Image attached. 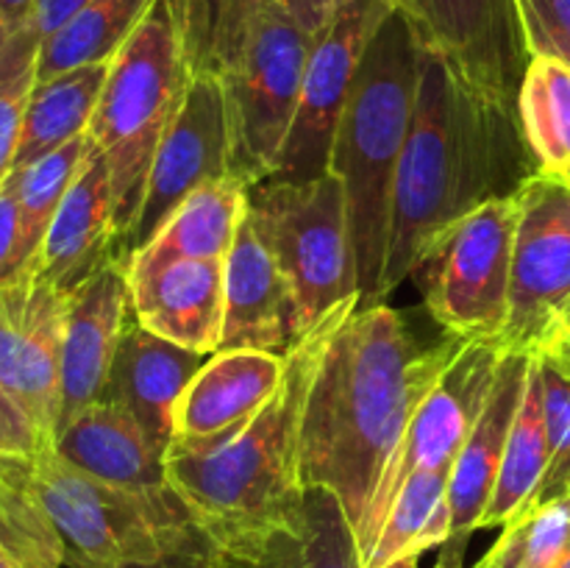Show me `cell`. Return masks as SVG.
Returning a JSON list of instances; mask_svg holds the SVG:
<instances>
[{"label": "cell", "mask_w": 570, "mask_h": 568, "mask_svg": "<svg viewBox=\"0 0 570 568\" xmlns=\"http://www.w3.org/2000/svg\"><path fill=\"white\" fill-rule=\"evenodd\" d=\"M465 337L417 345L384 304L356 306L323 345L301 427V482L334 493L362 523L412 412Z\"/></svg>", "instance_id": "obj_1"}, {"label": "cell", "mask_w": 570, "mask_h": 568, "mask_svg": "<svg viewBox=\"0 0 570 568\" xmlns=\"http://www.w3.org/2000/svg\"><path fill=\"white\" fill-rule=\"evenodd\" d=\"M538 170L518 109L482 98L438 56H423L393 189L382 304L412 276L438 234L488 200L515 195Z\"/></svg>", "instance_id": "obj_2"}, {"label": "cell", "mask_w": 570, "mask_h": 568, "mask_svg": "<svg viewBox=\"0 0 570 568\" xmlns=\"http://www.w3.org/2000/svg\"><path fill=\"white\" fill-rule=\"evenodd\" d=\"M360 301L340 306L287 354L282 388L250 421L217 440L173 438L167 482L228 566H248L304 510L301 427L323 345Z\"/></svg>", "instance_id": "obj_3"}, {"label": "cell", "mask_w": 570, "mask_h": 568, "mask_svg": "<svg viewBox=\"0 0 570 568\" xmlns=\"http://www.w3.org/2000/svg\"><path fill=\"white\" fill-rule=\"evenodd\" d=\"M426 50L399 11L373 33L340 117L328 173L343 182L360 267V306L382 304L393 189L415 115Z\"/></svg>", "instance_id": "obj_4"}, {"label": "cell", "mask_w": 570, "mask_h": 568, "mask_svg": "<svg viewBox=\"0 0 570 568\" xmlns=\"http://www.w3.org/2000/svg\"><path fill=\"white\" fill-rule=\"evenodd\" d=\"M189 81L193 67L181 17L173 0H156L131 39L111 59L87 128L109 167L117 259L122 265L142 209L150 165L181 111Z\"/></svg>", "instance_id": "obj_5"}, {"label": "cell", "mask_w": 570, "mask_h": 568, "mask_svg": "<svg viewBox=\"0 0 570 568\" xmlns=\"http://www.w3.org/2000/svg\"><path fill=\"white\" fill-rule=\"evenodd\" d=\"M28 482L65 546V568L159 562L206 543L173 488L131 490L100 482L42 449L28 457Z\"/></svg>", "instance_id": "obj_6"}, {"label": "cell", "mask_w": 570, "mask_h": 568, "mask_svg": "<svg viewBox=\"0 0 570 568\" xmlns=\"http://www.w3.org/2000/svg\"><path fill=\"white\" fill-rule=\"evenodd\" d=\"M248 217L293 287L304 334L362 298L348 200L334 173L309 182L254 184Z\"/></svg>", "instance_id": "obj_7"}, {"label": "cell", "mask_w": 570, "mask_h": 568, "mask_svg": "<svg viewBox=\"0 0 570 568\" xmlns=\"http://www.w3.org/2000/svg\"><path fill=\"white\" fill-rule=\"evenodd\" d=\"M312 37L276 3L262 9L243 53L217 72L226 100L228 167L245 187L276 173L293 128Z\"/></svg>", "instance_id": "obj_8"}, {"label": "cell", "mask_w": 570, "mask_h": 568, "mask_svg": "<svg viewBox=\"0 0 570 568\" xmlns=\"http://www.w3.org/2000/svg\"><path fill=\"white\" fill-rule=\"evenodd\" d=\"M518 200L495 198L434 237L412 276L445 334L495 340L510 317Z\"/></svg>", "instance_id": "obj_9"}, {"label": "cell", "mask_w": 570, "mask_h": 568, "mask_svg": "<svg viewBox=\"0 0 570 568\" xmlns=\"http://www.w3.org/2000/svg\"><path fill=\"white\" fill-rule=\"evenodd\" d=\"M504 349L495 340H462L460 349L443 368L438 382L426 390L421 404L412 412L406 432L384 468L365 518L356 527V543L362 557L371 551L379 527L401 484L421 471H451L488 401L495 368Z\"/></svg>", "instance_id": "obj_10"}, {"label": "cell", "mask_w": 570, "mask_h": 568, "mask_svg": "<svg viewBox=\"0 0 570 568\" xmlns=\"http://www.w3.org/2000/svg\"><path fill=\"white\" fill-rule=\"evenodd\" d=\"M510 317L499 345L538 351L570 310V182L538 170L515 193Z\"/></svg>", "instance_id": "obj_11"}, {"label": "cell", "mask_w": 570, "mask_h": 568, "mask_svg": "<svg viewBox=\"0 0 570 568\" xmlns=\"http://www.w3.org/2000/svg\"><path fill=\"white\" fill-rule=\"evenodd\" d=\"M426 53L493 104L518 109L532 61L515 0H387Z\"/></svg>", "instance_id": "obj_12"}, {"label": "cell", "mask_w": 570, "mask_h": 568, "mask_svg": "<svg viewBox=\"0 0 570 568\" xmlns=\"http://www.w3.org/2000/svg\"><path fill=\"white\" fill-rule=\"evenodd\" d=\"M390 11L393 6L387 0H345L328 26L312 39L293 128L271 178L309 182L326 176L340 117L348 104L362 56Z\"/></svg>", "instance_id": "obj_13"}, {"label": "cell", "mask_w": 570, "mask_h": 568, "mask_svg": "<svg viewBox=\"0 0 570 568\" xmlns=\"http://www.w3.org/2000/svg\"><path fill=\"white\" fill-rule=\"evenodd\" d=\"M67 293L39 276L0 287V384L50 445L61 415Z\"/></svg>", "instance_id": "obj_14"}, {"label": "cell", "mask_w": 570, "mask_h": 568, "mask_svg": "<svg viewBox=\"0 0 570 568\" xmlns=\"http://www.w3.org/2000/svg\"><path fill=\"white\" fill-rule=\"evenodd\" d=\"M228 176V123L220 78L215 72H198L189 81L176 123L154 156L142 209L128 239L126 262L189 195Z\"/></svg>", "instance_id": "obj_15"}, {"label": "cell", "mask_w": 570, "mask_h": 568, "mask_svg": "<svg viewBox=\"0 0 570 568\" xmlns=\"http://www.w3.org/2000/svg\"><path fill=\"white\" fill-rule=\"evenodd\" d=\"M128 321L131 290L122 262L111 259L67 295L59 427L83 407L104 399Z\"/></svg>", "instance_id": "obj_16"}, {"label": "cell", "mask_w": 570, "mask_h": 568, "mask_svg": "<svg viewBox=\"0 0 570 568\" xmlns=\"http://www.w3.org/2000/svg\"><path fill=\"white\" fill-rule=\"evenodd\" d=\"M304 337L293 287L245 212L226 256V321L220 351L289 354Z\"/></svg>", "instance_id": "obj_17"}, {"label": "cell", "mask_w": 570, "mask_h": 568, "mask_svg": "<svg viewBox=\"0 0 570 568\" xmlns=\"http://www.w3.org/2000/svg\"><path fill=\"white\" fill-rule=\"evenodd\" d=\"M134 321L187 351L217 354L226 321V259H181L128 276Z\"/></svg>", "instance_id": "obj_18"}, {"label": "cell", "mask_w": 570, "mask_h": 568, "mask_svg": "<svg viewBox=\"0 0 570 568\" xmlns=\"http://www.w3.org/2000/svg\"><path fill=\"white\" fill-rule=\"evenodd\" d=\"M529 365H532V354L527 351H504L495 368L488 401L451 468V535L445 543L468 549L471 535L482 529V516L493 499L501 460H504L512 423H515L523 388H527Z\"/></svg>", "instance_id": "obj_19"}, {"label": "cell", "mask_w": 570, "mask_h": 568, "mask_svg": "<svg viewBox=\"0 0 570 568\" xmlns=\"http://www.w3.org/2000/svg\"><path fill=\"white\" fill-rule=\"evenodd\" d=\"M111 259H117V232L109 167L92 143L81 173L50 221L39 248L37 276L70 295Z\"/></svg>", "instance_id": "obj_20"}, {"label": "cell", "mask_w": 570, "mask_h": 568, "mask_svg": "<svg viewBox=\"0 0 570 568\" xmlns=\"http://www.w3.org/2000/svg\"><path fill=\"white\" fill-rule=\"evenodd\" d=\"M206 362V354L181 349L139 326L131 312L104 395L120 401L142 423L150 443L167 454L176 438L178 401Z\"/></svg>", "instance_id": "obj_21"}, {"label": "cell", "mask_w": 570, "mask_h": 568, "mask_svg": "<svg viewBox=\"0 0 570 568\" xmlns=\"http://www.w3.org/2000/svg\"><path fill=\"white\" fill-rule=\"evenodd\" d=\"M287 354L217 351L193 376L176 410L178 440H217L256 415L282 388Z\"/></svg>", "instance_id": "obj_22"}, {"label": "cell", "mask_w": 570, "mask_h": 568, "mask_svg": "<svg viewBox=\"0 0 570 568\" xmlns=\"http://www.w3.org/2000/svg\"><path fill=\"white\" fill-rule=\"evenodd\" d=\"M56 454L100 482L131 490H167L165 454L120 401L98 399L61 423Z\"/></svg>", "instance_id": "obj_23"}, {"label": "cell", "mask_w": 570, "mask_h": 568, "mask_svg": "<svg viewBox=\"0 0 570 568\" xmlns=\"http://www.w3.org/2000/svg\"><path fill=\"white\" fill-rule=\"evenodd\" d=\"M248 212V187L228 176L189 195L126 262L128 276L181 259H226Z\"/></svg>", "instance_id": "obj_24"}, {"label": "cell", "mask_w": 570, "mask_h": 568, "mask_svg": "<svg viewBox=\"0 0 570 568\" xmlns=\"http://www.w3.org/2000/svg\"><path fill=\"white\" fill-rule=\"evenodd\" d=\"M111 61L76 67L61 76L37 81L22 117L20 145H17L14 170L42 159L50 150L87 134Z\"/></svg>", "instance_id": "obj_25"}, {"label": "cell", "mask_w": 570, "mask_h": 568, "mask_svg": "<svg viewBox=\"0 0 570 568\" xmlns=\"http://www.w3.org/2000/svg\"><path fill=\"white\" fill-rule=\"evenodd\" d=\"M551 449L549 432H546L543 412V379H540L538 356L532 354L527 388H523L521 407H518L515 423H512L510 443H507L504 460H501L499 482H495L493 499L482 516L484 527H507L510 521L532 510L543 488L546 471H549Z\"/></svg>", "instance_id": "obj_26"}, {"label": "cell", "mask_w": 570, "mask_h": 568, "mask_svg": "<svg viewBox=\"0 0 570 568\" xmlns=\"http://www.w3.org/2000/svg\"><path fill=\"white\" fill-rule=\"evenodd\" d=\"M232 568H362V551L337 496L306 488L301 521L273 535L248 566Z\"/></svg>", "instance_id": "obj_27"}, {"label": "cell", "mask_w": 570, "mask_h": 568, "mask_svg": "<svg viewBox=\"0 0 570 568\" xmlns=\"http://www.w3.org/2000/svg\"><path fill=\"white\" fill-rule=\"evenodd\" d=\"M449 484L451 471L412 473L390 505L371 551L362 557V568H387L443 546L451 535Z\"/></svg>", "instance_id": "obj_28"}, {"label": "cell", "mask_w": 570, "mask_h": 568, "mask_svg": "<svg viewBox=\"0 0 570 568\" xmlns=\"http://www.w3.org/2000/svg\"><path fill=\"white\" fill-rule=\"evenodd\" d=\"M156 0H89L39 45L37 81L111 61L131 39Z\"/></svg>", "instance_id": "obj_29"}, {"label": "cell", "mask_w": 570, "mask_h": 568, "mask_svg": "<svg viewBox=\"0 0 570 568\" xmlns=\"http://www.w3.org/2000/svg\"><path fill=\"white\" fill-rule=\"evenodd\" d=\"M518 120L540 170L570 173V65L532 56L518 92Z\"/></svg>", "instance_id": "obj_30"}, {"label": "cell", "mask_w": 570, "mask_h": 568, "mask_svg": "<svg viewBox=\"0 0 570 568\" xmlns=\"http://www.w3.org/2000/svg\"><path fill=\"white\" fill-rule=\"evenodd\" d=\"M0 549L14 568H65V546L28 482V457H0Z\"/></svg>", "instance_id": "obj_31"}, {"label": "cell", "mask_w": 570, "mask_h": 568, "mask_svg": "<svg viewBox=\"0 0 570 568\" xmlns=\"http://www.w3.org/2000/svg\"><path fill=\"white\" fill-rule=\"evenodd\" d=\"M89 148H92V137L81 134V137L70 139L61 148L50 150L42 159L20 167V170H11L17 206H20L22 254H26V265L33 276H37L39 248H42L50 221L59 212L67 189L72 187V182L81 173Z\"/></svg>", "instance_id": "obj_32"}, {"label": "cell", "mask_w": 570, "mask_h": 568, "mask_svg": "<svg viewBox=\"0 0 570 568\" xmlns=\"http://www.w3.org/2000/svg\"><path fill=\"white\" fill-rule=\"evenodd\" d=\"M570 543V493L510 521L473 568H554Z\"/></svg>", "instance_id": "obj_33"}, {"label": "cell", "mask_w": 570, "mask_h": 568, "mask_svg": "<svg viewBox=\"0 0 570 568\" xmlns=\"http://www.w3.org/2000/svg\"><path fill=\"white\" fill-rule=\"evenodd\" d=\"M532 354L538 356L543 379V412L551 449L549 471L534 501L543 505L570 493V343L562 334H551Z\"/></svg>", "instance_id": "obj_34"}, {"label": "cell", "mask_w": 570, "mask_h": 568, "mask_svg": "<svg viewBox=\"0 0 570 568\" xmlns=\"http://www.w3.org/2000/svg\"><path fill=\"white\" fill-rule=\"evenodd\" d=\"M37 59L39 39L26 26H17L0 56V187L14 170L22 117L37 84Z\"/></svg>", "instance_id": "obj_35"}, {"label": "cell", "mask_w": 570, "mask_h": 568, "mask_svg": "<svg viewBox=\"0 0 570 568\" xmlns=\"http://www.w3.org/2000/svg\"><path fill=\"white\" fill-rule=\"evenodd\" d=\"M529 56L570 65V0H515Z\"/></svg>", "instance_id": "obj_36"}, {"label": "cell", "mask_w": 570, "mask_h": 568, "mask_svg": "<svg viewBox=\"0 0 570 568\" xmlns=\"http://www.w3.org/2000/svg\"><path fill=\"white\" fill-rule=\"evenodd\" d=\"M184 26L193 76L215 72V39L220 22V0H173Z\"/></svg>", "instance_id": "obj_37"}, {"label": "cell", "mask_w": 570, "mask_h": 568, "mask_svg": "<svg viewBox=\"0 0 570 568\" xmlns=\"http://www.w3.org/2000/svg\"><path fill=\"white\" fill-rule=\"evenodd\" d=\"M271 0H220V22L215 39V76L232 67L243 53L256 17Z\"/></svg>", "instance_id": "obj_38"}, {"label": "cell", "mask_w": 570, "mask_h": 568, "mask_svg": "<svg viewBox=\"0 0 570 568\" xmlns=\"http://www.w3.org/2000/svg\"><path fill=\"white\" fill-rule=\"evenodd\" d=\"M33 276L26 265L22 254V228H20V206L11 176L0 187V287Z\"/></svg>", "instance_id": "obj_39"}, {"label": "cell", "mask_w": 570, "mask_h": 568, "mask_svg": "<svg viewBox=\"0 0 570 568\" xmlns=\"http://www.w3.org/2000/svg\"><path fill=\"white\" fill-rule=\"evenodd\" d=\"M42 449H50L45 434L0 384V457H33Z\"/></svg>", "instance_id": "obj_40"}, {"label": "cell", "mask_w": 570, "mask_h": 568, "mask_svg": "<svg viewBox=\"0 0 570 568\" xmlns=\"http://www.w3.org/2000/svg\"><path fill=\"white\" fill-rule=\"evenodd\" d=\"M83 3H89V0H33L31 11H28L22 26L39 39V45H42V39H48L50 33L59 31Z\"/></svg>", "instance_id": "obj_41"}, {"label": "cell", "mask_w": 570, "mask_h": 568, "mask_svg": "<svg viewBox=\"0 0 570 568\" xmlns=\"http://www.w3.org/2000/svg\"><path fill=\"white\" fill-rule=\"evenodd\" d=\"M276 3L315 39L345 0H276Z\"/></svg>", "instance_id": "obj_42"}, {"label": "cell", "mask_w": 570, "mask_h": 568, "mask_svg": "<svg viewBox=\"0 0 570 568\" xmlns=\"http://www.w3.org/2000/svg\"><path fill=\"white\" fill-rule=\"evenodd\" d=\"M178 568H232L220 555L215 551V546L206 540V543L193 546V549L181 551L178 555Z\"/></svg>", "instance_id": "obj_43"}, {"label": "cell", "mask_w": 570, "mask_h": 568, "mask_svg": "<svg viewBox=\"0 0 570 568\" xmlns=\"http://www.w3.org/2000/svg\"><path fill=\"white\" fill-rule=\"evenodd\" d=\"M31 6L33 0H0V17H3L11 28H17L26 22Z\"/></svg>", "instance_id": "obj_44"}, {"label": "cell", "mask_w": 570, "mask_h": 568, "mask_svg": "<svg viewBox=\"0 0 570 568\" xmlns=\"http://www.w3.org/2000/svg\"><path fill=\"white\" fill-rule=\"evenodd\" d=\"M434 568H465V549L460 546H440V557L434 562Z\"/></svg>", "instance_id": "obj_45"}, {"label": "cell", "mask_w": 570, "mask_h": 568, "mask_svg": "<svg viewBox=\"0 0 570 568\" xmlns=\"http://www.w3.org/2000/svg\"><path fill=\"white\" fill-rule=\"evenodd\" d=\"M178 555H181V551H178ZM178 555L165 557V560L159 562H139V566H117V568H178Z\"/></svg>", "instance_id": "obj_46"}, {"label": "cell", "mask_w": 570, "mask_h": 568, "mask_svg": "<svg viewBox=\"0 0 570 568\" xmlns=\"http://www.w3.org/2000/svg\"><path fill=\"white\" fill-rule=\"evenodd\" d=\"M11 31H14V28H11L9 22H6L3 17H0V56H3V50H6V42H9Z\"/></svg>", "instance_id": "obj_47"}, {"label": "cell", "mask_w": 570, "mask_h": 568, "mask_svg": "<svg viewBox=\"0 0 570 568\" xmlns=\"http://www.w3.org/2000/svg\"><path fill=\"white\" fill-rule=\"evenodd\" d=\"M417 562H421V557H404V560H395V562H390L387 568H417Z\"/></svg>", "instance_id": "obj_48"}, {"label": "cell", "mask_w": 570, "mask_h": 568, "mask_svg": "<svg viewBox=\"0 0 570 568\" xmlns=\"http://www.w3.org/2000/svg\"><path fill=\"white\" fill-rule=\"evenodd\" d=\"M554 334H562V337H566L568 343H570V310L566 312V317H562L560 326H557V332H554Z\"/></svg>", "instance_id": "obj_49"}, {"label": "cell", "mask_w": 570, "mask_h": 568, "mask_svg": "<svg viewBox=\"0 0 570 568\" xmlns=\"http://www.w3.org/2000/svg\"><path fill=\"white\" fill-rule=\"evenodd\" d=\"M554 568H570V543H568V549H566V555L560 557V562H557Z\"/></svg>", "instance_id": "obj_50"}, {"label": "cell", "mask_w": 570, "mask_h": 568, "mask_svg": "<svg viewBox=\"0 0 570 568\" xmlns=\"http://www.w3.org/2000/svg\"><path fill=\"white\" fill-rule=\"evenodd\" d=\"M0 568H14V562H11L9 557H6L3 549H0Z\"/></svg>", "instance_id": "obj_51"}, {"label": "cell", "mask_w": 570, "mask_h": 568, "mask_svg": "<svg viewBox=\"0 0 570 568\" xmlns=\"http://www.w3.org/2000/svg\"><path fill=\"white\" fill-rule=\"evenodd\" d=\"M566 178H568V182H570V173H568V176H566Z\"/></svg>", "instance_id": "obj_52"}]
</instances>
